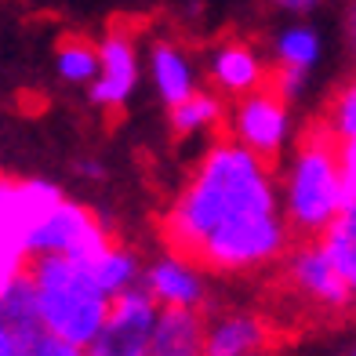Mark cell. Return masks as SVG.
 Returning <instances> with one entry per match:
<instances>
[{
  "label": "cell",
  "mask_w": 356,
  "mask_h": 356,
  "mask_svg": "<svg viewBox=\"0 0 356 356\" xmlns=\"http://www.w3.org/2000/svg\"><path fill=\"white\" fill-rule=\"evenodd\" d=\"M160 240L168 254L200 273L244 277L273 269L291 248L273 168L218 127L160 215Z\"/></svg>",
  "instance_id": "obj_1"
},
{
  "label": "cell",
  "mask_w": 356,
  "mask_h": 356,
  "mask_svg": "<svg viewBox=\"0 0 356 356\" xmlns=\"http://www.w3.org/2000/svg\"><path fill=\"white\" fill-rule=\"evenodd\" d=\"M284 218L295 240H320L346 215V175H342V142L320 117L309 120L295 138L280 182Z\"/></svg>",
  "instance_id": "obj_2"
},
{
  "label": "cell",
  "mask_w": 356,
  "mask_h": 356,
  "mask_svg": "<svg viewBox=\"0 0 356 356\" xmlns=\"http://www.w3.org/2000/svg\"><path fill=\"white\" fill-rule=\"evenodd\" d=\"M26 269L37 287L44 331L88 349L113 309V298L102 284L66 254H37L26 262Z\"/></svg>",
  "instance_id": "obj_3"
},
{
  "label": "cell",
  "mask_w": 356,
  "mask_h": 356,
  "mask_svg": "<svg viewBox=\"0 0 356 356\" xmlns=\"http://www.w3.org/2000/svg\"><path fill=\"white\" fill-rule=\"evenodd\" d=\"M277 291L309 320H342L356 313V295L338 273L323 240H295L277 266Z\"/></svg>",
  "instance_id": "obj_4"
},
{
  "label": "cell",
  "mask_w": 356,
  "mask_h": 356,
  "mask_svg": "<svg viewBox=\"0 0 356 356\" xmlns=\"http://www.w3.org/2000/svg\"><path fill=\"white\" fill-rule=\"evenodd\" d=\"M222 131L236 138L244 149H251L266 168L277 171L291 138V102L266 80L258 91L244 95V99H233V106L225 109Z\"/></svg>",
  "instance_id": "obj_5"
},
{
  "label": "cell",
  "mask_w": 356,
  "mask_h": 356,
  "mask_svg": "<svg viewBox=\"0 0 356 356\" xmlns=\"http://www.w3.org/2000/svg\"><path fill=\"white\" fill-rule=\"evenodd\" d=\"M156 320H160V302L142 284L124 291V295L113 298L109 320L95 334V342L84 349V356H149Z\"/></svg>",
  "instance_id": "obj_6"
},
{
  "label": "cell",
  "mask_w": 356,
  "mask_h": 356,
  "mask_svg": "<svg viewBox=\"0 0 356 356\" xmlns=\"http://www.w3.org/2000/svg\"><path fill=\"white\" fill-rule=\"evenodd\" d=\"M99 55H102V73L91 84V106L109 113V117H117V113L124 109V102L131 99L135 84H138L135 37H131L127 19H113L109 22V33L99 44Z\"/></svg>",
  "instance_id": "obj_7"
},
{
  "label": "cell",
  "mask_w": 356,
  "mask_h": 356,
  "mask_svg": "<svg viewBox=\"0 0 356 356\" xmlns=\"http://www.w3.org/2000/svg\"><path fill=\"white\" fill-rule=\"evenodd\" d=\"M280 320L258 309H222L207 316L204 356H269Z\"/></svg>",
  "instance_id": "obj_8"
},
{
  "label": "cell",
  "mask_w": 356,
  "mask_h": 356,
  "mask_svg": "<svg viewBox=\"0 0 356 356\" xmlns=\"http://www.w3.org/2000/svg\"><path fill=\"white\" fill-rule=\"evenodd\" d=\"M106 225L99 222V215L91 207L76 204L70 197H62L51 211H47L33 229L26 236V254L37 258V254H70L80 244H88L91 236H99Z\"/></svg>",
  "instance_id": "obj_9"
},
{
  "label": "cell",
  "mask_w": 356,
  "mask_h": 356,
  "mask_svg": "<svg viewBox=\"0 0 356 356\" xmlns=\"http://www.w3.org/2000/svg\"><path fill=\"white\" fill-rule=\"evenodd\" d=\"M142 287L160 302V309H204L207 313V284L197 266L186 258L164 254L142 273Z\"/></svg>",
  "instance_id": "obj_10"
},
{
  "label": "cell",
  "mask_w": 356,
  "mask_h": 356,
  "mask_svg": "<svg viewBox=\"0 0 356 356\" xmlns=\"http://www.w3.org/2000/svg\"><path fill=\"white\" fill-rule=\"evenodd\" d=\"M269 70L262 66V58H258V51L248 44V40H225L215 47L211 55V84L215 91L229 95V99H244V95L258 91L266 84Z\"/></svg>",
  "instance_id": "obj_11"
},
{
  "label": "cell",
  "mask_w": 356,
  "mask_h": 356,
  "mask_svg": "<svg viewBox=\"0 0 356 356\" xmlns=\"http://www.w3.org/2000/svg\"><path fill=\"white\" fill-rule=\"evenodd\" d=\"M0 323L4 331L15 338V346H26L44 331V320H40V302H37V287L29 269L22 266L15 277L8 280V287L0 291Z\"/></svg>",
  "instance_id": "obj_12"
},
{
  "label": "cell",
  "mask_w": 356,
  "mask_h": 356,
  "mask_svg": "<svg viewBox=\"0 0 356 356\" xmlns=\"http://www.w3.org/2000/svg\"><path fill=\"white\" fill-rule=\"evenodd\" d=\"M207 313L204 309H160L149 356H204Z\"/></svg>",
  "instance_id": "obj_13"
},
{
  "label": "cell",
  "mask_w": 356,
  "mask_h": 356,
  "mask_svg": "<svg viewBox=\"0 0 356 356\" xmlns=\"http://www.w3.org/2000/svg\"><path fill=\"white\" fill-rule=\"evenodd\" d=\"M149 62H153L156 95H160V102H164L168 109H175L178 102H186L189 95L197 91V84H193V66H189V58H186V51H182V44L156 40Z\"/></svg>",
  "instance_id": "obj_14"
},
{
  "label": "cell",
  "mask_w": 356,
  "mask_h": 356,
  "mask_svg": "<svg viewBox=\"0 0 356 356\" xmlns=\"http://www.w3.org/2000/svg\"><path fill=\"white\" fill-rule=\"evenodd\" d=\"M168 124L175 138H189L200 131H218L225 124V106L215 91H193L186 102L168 109Z\"/></svg>",
  "instance_id": "obj_15"
},
{
  "label": "cell",
  "mask_w": 356,
  "mask_h": 356,
  "mask_svg": "<svg viewBox=\"0 0 356 356\" xmlns=\"http://www.w3.org/2000/svg\"><path fill=\"white\" fill-rule=\"evenodd\" d=\"M95 280L102 284V291L109 298H117V295H124V291H131V287H138V280H142V262H138V254L131 251V248H124L120 240H113V244L95 258V266L88 269Z\"/></svg>",
  "instance_id": "obj_16"
},
{
  "label": "cell",
  "mask_w": 356,
  "mask_h": 356,
  "mask_svg": "<svg viewBox=\"0 0 356 356\" xmlns=\"http://www.w3.org/2000/svg\"><path fill=\"white\" fill-rule=\"evenodd\" d=\"M55 66L58 76L70 80V84H88V80H99L102 73V55L88 37L80 33H66L55 47Z\"/></svg>",
  "instance_id": "obj_17"
},
{
  "label": "cell",
  "mask_w": 356,
  "mask_h": 356,
  "mask_svg": "<svg viewBox=\"0 0 356 356\" xmlns=\"http://www.w3.org/2000/svg\"><path fill=\"white\" fill-rule=\"evenodd\" d=\"M320 120L327 124V131L342 145H356V73L346 76L342 84L331 91V99H327V106H323Z\"/></svg>",
  "instance_id": "obj_18"
},
{
  "label": "cell",
  "mask_w": 356,
  "mask_h": 356,
  "mask_svg": "<svg viewBox=\"0 0 356 356\" xmlns=\"http://www.w3.org/2000/svg\"><path fill=\"white\" fill-rule=\"evenodd\" d=\"M320 58V37L313 33L309 26H291L280 33L277 40V66L280 70H291V73H305L316 66Z\"/></svg>",
  "instance_id": "obj_19"
},
{
  "label": "cell",
  "mask_w": 356,
  "mask_h": 356,
  "mask_svg": "<svg viewBox=\"0 0 356 356\" xmlns=\"http://www.w3.org/2000/svg\"><path fill=\"white\" fill-rule=\"evenodd\" d=\"M320 240L327 244L338 273L346 277V284L353 287V295H356V218L353 215H342Z\"/></svg>",
  "instance_id": "obj_20"
},
{
  "label": "cell",
  "mask_w": 356,
  "mask_h": 356,
  "mask_svg": "<svg viewBox=\"0 0 356 356\" xmlns=\"http://www.w3.org/2000/svg\"><path fill=\"white\" fill-rule=\"evenodd\" d=\"M19 356H84V346L66 342V338H58L51 331H40L33 342H26L19 349Z\"/></svg>",
  "instance_id": "obj_21"
},
{
  "label": "cell",
  "mask_w": 356,
  "mask_h": 356,
  "mask_svg": "<svg viewBox=\"0 0 356 356\" xmlns=\"http://www.w3.org/2000/svg\"><path fill=\"white\" fill-rule=\"evenodd\" d=\"M342 175H346V215L356 218V145H342Z\"/></svg>",
  "instance_id": "obj_22"
},
{
  "label": "cell",
  "mask_w": 356,
  "mask_h": 356,
  "mask_svg": "<svg viewBox=\"0 0 356 356\" xmlns=\"http://www.w3.org/2000/svg\"><path fill=\"white\" fill-rule=\"evenodd\" d=\"M277 8H284V11H295V15H305V11H313L320 0H273Z\"/></svg>",
  "instance_id": "obj_23"
},
{
  "label": "cell",
  "mask_w": 356,
  "mask_h": 356,
  "mask_svg": "<svg viewBox=\"0 0 356 356\" xmlns=\"http://www.w3.org/2000/svg\"><path fill=\"white\" fill-rule=\"evenodd\" d=\"M0 356H19V346H15V338L4 331V323H0Z\"/></svg>",
  "instance_id": "obj_24"
},
{
  "label": "cell",
  "mask_w": 356,
  "mask_h": 356,
  "mask_svg": "<svg viewBox=\"0 0 356 356\" xmlns=\"http://www.w3.org/2000/svg\"><path fill=\"white\" fill-rule=\"evenodd\" d=\"M349 356H356V346H353V349H349Z\"/></svg>",
  "instance_id": "obj_25"
}]
</instances>
